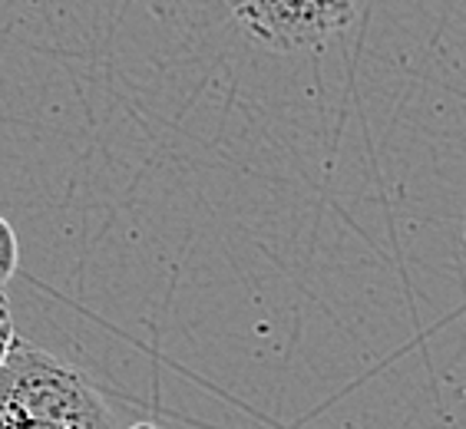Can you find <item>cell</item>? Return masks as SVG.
I'll use <instances>...</instances> for the list:
<instances>
[{
  "instance_id": "cell-3",
  "label": "cell",
  "mask_w": 466,
  "mask_h": 429,
  "mask_svg": "<svg viewBox=\"0 0 466 429\" xmlns=\"http://www.w3.org/2000/svg\"><path fill=\"white\" fill-rule=\"evenodd\" d=\"M20 268V242L17 232L10 228L7 218H0V287L7 284L10 277Z\"/></svg>"
},
{
  "instance_id": "cell-5",
  "label": "cell",
  "mask_w": 466,
  "mask_h": 429,
  "mask_svg": "<svg viewBox=\"0 0 466 429\" xmlns=\"http://www.w3.org/2000/svg\"><path fill=\"white\" fill-rule=\"evenodd\" d=\"M126 429H162V426H156V423H133V426H126Z\"/></svg>"
},
{
  "instance_id": "cell-2",
  "label": "cell",
  "mask_w": 466,
  "mask_h": 429,
  "mask_svg": "<svg viewBox=\"0 0 466 429\" xmlns=\"http://www.w3.org/2000/svg\"><path fill=\"white\" fill-rule=\"evenodd\" d=\"M235 20L268 50L298 54L331 44L354 24L358 7L344 0H251L235 4Z\"/></svg>"
},
{
  "instance_id": "cell-4",
  "label": "cell",
  "mask_w": 466,
  "mask_h": 429,
  "mask_svg": "<svg viewBox=\"0 0 466 429\" xmlns=\"http://www.w3.org/2000/svg\"><path fill=\"white\" fill-rule=\"evenodd\" d=\"M17 344H20V337H17V327H14V314H10L7 294L0 291V364L14 354Z\"/></svg>"
},
{
  "instance_id": "cell-1",
  "label": "cell",
  "mask_w": 466,
  "mask_h": 429,
  "mask_svg": "<svg viewBox=\"0 0 466 429\" xmlns=\"http://www.w3.org/2000/svg\"><path fill=\"white\" fill-rule=\"evenodd\" d=\"M0 429H116L76 367L20 340L0 364Z\"/></svg>"
}]
</instances>
